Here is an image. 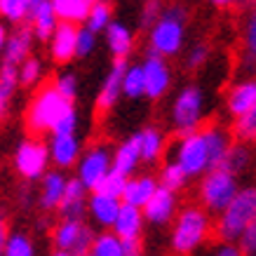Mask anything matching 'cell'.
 <instances>
[{
	"mask_svg": "<svg viewBox=\"0 0 256 256\" xmlns=\"http://www.w3.org/2000/svg\"><path fill=\"white\" fill-rule=\"evenodd\" d=\"M5 38H8V28H5V24H0V50L5 45Z\"/></svg>",
	"mask_w": 256,
	"mask_h": 256,
	"instance_id": "816d5d0a",
	"label": "cell"
},
{
	"mask_svg": "<svg viewBox=\"0 0 256 256\" xmlns=\"http://www.w3.org/2000/svg\"><path fill=\"white\" fill-rule=\"evenodd\" d=\"M76 31H78V24L59 22L52 36L47 38L50 56L54 64H68L76 59Z\"/></svg>",
	"mask_w": 256,
	"mask_h": 256,
	"instance_id": "5bb4252c",
	"label": "cell"
},
{
	"mask_svg": "<svg viewBox=\"0 0 256 256\" xmlns=\"http://www.w3.org/2000/svg\"><path fill=\"white\" fill-rule=\"evenodd\" d=\"M141 70H144V96L153 101L162 99L172 87V70L167 66V59L150 52L146 62L141 64Z\"/></svg>",
	"mask_w": 256,
	"mask_h": 256,
	"instance_id": "30bf717a",
	"label": "cell"
},
{
	"mask_svg": "<svg viewBox=\"0 0 256 256\" xmlns=\"http://www.w3.org/2000/svg\"><path fill=\"white\" fill-rule=\"evenodd\" d=\"M42 184H40V207L45 212H56L59 202L64 198V186H66V176L59 170L45 172L42 174Z\"/></svg>",
	"mask_w": 256,
	"mask_h": 256,
	"instance_id": "7402d4cb",
	"label": "cell"
},
{
	"mask_svg": "<svg viewBox=\"0 0 256 256\" xmlns=\"http://www.w3.org/2000/svg\"><path fill=\"white\" fill-rule=\"evenodd\" d=\"M124 181H127V176L110 167V170L99 178V184L92 188V193L110 195V198H120V195H122V188H124Z\"/></svg>",
	"mask_w": 256,
	"mask_h": 256,
	"instance_id": "4dcf8cb0",
	"label": "cell"
},
{
	"mask_svg": "<svg viewBox=\"0 0 256 256\" xmlns=\"http://www.w3.org/2000/svg\"><path fill=\"white\" fill-rule=\"evenodd\" d=\"M56 212H59V218H85L87 198H64Z\"/></svg>",
	"mask_w": 256,
	"mask_h": 256,
	"instance_id": "ab89813d",
	"label": "cell"
},
{
	"mask_svg": "<svg viewBox=\"0 0 256 256\" xmlns=\"http://www.w3.org/2000/svg\"><path fill=\"white\" fill-rule=\"evenodd\" d=\"M144 252L141 238H120V256H139Z\"/></svg>",
	"mask_w": 256,
	"mask_h": 256,
	"instance_id": "7dc6e473",
	"label": "cell"
},
{
	"mask_svg": "<svg viewBox=\"0 0 256 256\" xmlns=\"http://www.w3.org/2000/svg\"><path fill=\"white\" fill-rule=\"evenodd\" d=\"M141 162V156H139V136L132 134L130 139H124L120 146L116 148V153H110V167L124 176H132L136 167Z\"/></svg>",
	"mask_w": 256,
	"mask_h": 256,
	"instance_id": "d6986e66",
	"label": "cell"
},
{
	"mask_svg": "<svg viewBox=\"0 0 256 256\" xmlns=\"http://www.w3.org/2000/svg\"><path fill=\"white\" fill-rule=\"evenodd\" d=\"M254 221H256V190L252 186L238 188L235 198L218 214L216 233L221 238V242H235L242 230L249 224H254Z\"/></svg>",
	"mask_w": 256,
	"mask_h": 256,
	"instance_id": "3957f363",
	"label": "cell"
},
{
	"mask_svg": "<svg viewBox=\"0 0 256 256\" xmlns=\"http://www.w3.org/2000/svg\"><path fill=\"white\" fill-rule=\"evenodd\" d=\"M50 5H52L59 22L70 24H82L87 16V10H90L87 0H50Z\"/></svg>",
	"mask_w": 256,
	"mask_h": 256,
	"instance_id": "4316f807",
	"label": "cell"
},
{
	"mask_svg": "<svg viewBox=\"0 0 256 256\" xmlns=\"http://www.w3.org/2000/svg\"><path fill=\"white\" fill-rule=\"evenodd\" d=\"M76 164H78V178L85 184L87 190H92L99 184V178L110 170V150L106 146H92L85 153L80 150Z\"/></svg>",
	"mask_w": 256,
	"mask_h": 256,
	"instance_id": "8fae6325",
	"label": "cell"
},
{
	"mask_svg": "<svg viewBox=\"0 0 256 256\" xmlns=\"http://www.w3.org/2000/svg\"><path fill=\"white\" fill-rule=\"evenodd\" d=\"M124 66H127V59H124V56H116V62L110 66L108 76L104 78L101 90H99V94H96V108H99V113H106V110L116 108V104L120 101V96H122Z\"/></svg>",
	"mask_w": 256,
	"mask_h": 256,
	"instance_id": "4fadbf2b",
	"label": "cell"
},
{
	"mask_svg": "<svg viewBox=\"0 0 256 256\" xmlns=\"http://www.w3.org/2000/svg\"><path fill=\"white\" fill-rule=\"evenodd\" d=\"M14 167L26 181H36L50 167V153L47 144L40 139H26L19 144L14 153Z\"/></svg>",
	"mask_w": 256,
	"mask_h": 256,
	"instance_id": "9c48e42d",
	"label": "cell"
},
{
	"mask_svg": "<svg viewBox=\"0 0 256 256\" xmlns=\"http://www.w3.org/2000/svg\"><path fill=\"white\" fill-rule=\"evenodd\" d=\"M122 94L127 99L144 96V70H141V64L127 62L124 73H122Z\"/></svg>",
	"mask_w": 256,
	"mask_h": 256,
	"instance_id": "f546056e",
	"label": "cell"
},
{
	"mask_svg": "<svg viewBox=\"0 0 256 256\" xmlns=\"http://www.w3.org/2000/svg\"><path fill=\"white\" fill-rule=\"evenodd\" d=\"M158 188V181L150 174H141V176H127L122 188V195L120 200L130 202V204H136V207H144V202L153 195V190Z\"/></svg>",
	"mask_w": 256,
	"mask_h": 256,
	"instance_id": "603a6c76",
	"label": "cell"
},
{
	"mask_svg": "<svg viewBox=\"0 0 256 256\" xmlns=\"http://www.w3.org/2000/svg\"><path fill=\"white\" fill-rule=\"evenodd\" d=\"M87 2H90V5H92V2H96V0H87Z\"/></svg>",
	"mask_w": 256,
	"mask_h": 256,
	"instance_id": "db71d44e",
	"label": "cell"
},
{
	"mask_svg": "<svg viewBox=\"0 0 256 256\" xmlns=\"http://www.w3.org/2000/svg\"><path fill=\"white\" fill-rule=\"evenodd\" d=\"M50 162L56 164V170H68L76 164L80 156V141L76 134H52V141L47 144Z\"/></svg>",
	"mask_w": 256,
	"mask_h": 256,
	"instance_id": "2e32d148",
	"label": "cell"
},
{
	"mask_svg": "<svg viewBox=\"0 0 256 256\" xmlns=\"http://www.w3.org/2000/svg\"><path fill=\"white\" fill-rule=\"evenodd\" d=\"M144 218L153 226H167L176 214V195L170 188H162L158 184V188L153 190V195L144 202Z\"/></svg>",
	"mask_w": 256,
	"mask_h": 256,
	"instance_id": "7c38bea8",
	"label": "cell"
},
{
	"mask_svg": "<svg viewBox=\"0 0 256 256\" xmlns=\"http://www.w3.org/2000/svg\"><path fill=\"white\" fill-rule=\"evenodd\" d=\"M233 134L238 141H254L256 136V110H249V113H242V116H235V124H233Z\"/></svg>",
	"mask_w": 256,
	"mask_h": 256,
	"instance_id": "d590c367",
	"label": "cell"
},
{
	"mask_svg": "<svg viewBox=\"0 0 256 256\" xmlns=\"http://www.w3.org/2000/svg\"><path fill=\"white\" fill-rule=\"evenodd\" d=\"M202 134H204V141H207V148H210V162H212V170L214 167H221L224 162L226 153H228V148H230V136L226 130L221 127H202Z\"/></svg>",
	"mask_w": 256,
	"mask_h": 256,
	"instance_id": "d4e9b609",
	"label": "cell"
},
{
	"mask_svg": "<svg viewBox=\"0 0 256 256\" xmlns=\"http://www.w3.org/2000/svg\"><path fill=\"white\" fill-rule=\"evenodd\" d=\"M50 132L52 134H76L78 132V110L73 108V104L52 122Z\"/></svg>",
	"mask_w": 256,
	"mask_h": 256,
	"instance_id": "60d3db41",
	"label": "cell"
},
{
	"mask_svg": "<svg viewBox=\"0 0 256 256\" xmlns=\"http://www.w3.org/2000/svg\"><path fill=\"white\" fill-rule=\"evenodd\" d=\"M110 19H113V5H110L108 0H96V2L90 5L82 24H85L87 28H92L94 33H101L110 24Z\"/></svg>",
	"mask_w": 256,
	"mask_h": 256,
	"instance_id": "f1b7e54d",
	"label": "cell"
},
{
	"mask_svg": "<svg viewBox=\"0 0 256 256\" xmlns=\"http://www.w3.org/2000/svg\"><path fill=\"white\" fill-rule=\"evenodd\" d=\"M249 164H252V150H249V146L244 144V141H238L235 146L230 144V148H228V153H226L221 167L230 170L233 174H242V172L249 170Z\"/></svg>",
	"mask_w": 256,
	"mask_h": 256,
	"instance_id": "83f0119b",
	"label": "cell"
},
{
	"mask_svg": "<svg viewBox=\"0 0 256 256\" xmlns=\"http://www.w3.org/2000/svg\"><path fill=\"white\" fill-rule=\"evenodd\" d=\"M162 8H164L162 0H146V5L141 8V14H139L141 28H150V26L156 24V19L160 16Z\"/></svg>",
	"mask_w": 256,
	"mask_h": 256,
	"instance_id": "f6af8a7d",
	"label": "cell"
},
{
	"mask_svg": "<svg viewBox=\"0 0 256 256\" xmlns=\"http://www.w3.org/2000/svg\"><path fill=\"white\" fill-rule=\"evenodd\" d=\"M214 256H240V249L235 242H224L221 247L214 249Z\"/></svg>",
	"mask_w": 256,
	"mask_h": 256,
	"instance_id": "c3c4849f",
	"label": "cell"
},
{
	"mask_svg": "<svg viewBox=\"0 0 256 256\" xmlns=\"http://www.w3.org/2000/svg\"><path fill=\"white\" fill-rule=\"evenodd\" d=\"M174 162L186 172V176H202L207 170H212L210 162V148L204 141V134L198 127L195 132L181 134V141L174 150Z\"/></svg>",
	"mask_w": 256,
	"mask_h": 256,
	"instance_id": "ba28073f",
	"label": "cell"
},
{
	"mask_svg": "<svg viewBox=\"0 0 256 256\" xmlns=\"http://www.w3.org/2000/svg\"><path fill=\"white\" fill-rule=\"evenodd\" d=\"M28 26H31L33 36L38 40H42L45 42L50 36H52V31L56 28V24H59V19H56L54 10H52V5H50V0H42V5H40L38 10H36V14L28 19Z\"/></svg>",
	"mask_w": 256,
	"mask_h": 256,
	"instance_id": "484cf974",
	"label": "cell"
},
{
	"mask_svg": "<svg viewBox=\"0 0 256 256\" xmlns=\"http://www.w3.org/2000/svg\"><path fill=\"white\" fill-rule=\"evenodd\" d=\"M104 33H106V47L110 50V54L113 56H124V59H127V56L132 54L134 33L127 24L113 22V19H110V24L104 28Z\"/></svg>",
	"mask_w": 256,
	"mask_h": 256,
	"instance_id": "44dd1931",
	"label": "cell"
},
{
	"mask_svg": "<svg viewBox=\"0 0 256 256\" xmlns=\"http://www.w3.org/2000/svg\"><path fill=\"white\" fill-rule=\"evenodd\" d=\"M186 26H188V12L184 5H170L162 8L156 24L148 28V45L150 52L170 59L176 56L184 50L186 42Z\"/></svg>",
	"mask_w": 256,
	"mask_h": 256,
	"instance_id": "6da1fadb",
	"label": "cell"
},
{
	"mask_svg": "<svg viewBox=\"0 0 256 256\" xmlns=\"http://www.w3.org/2000/svg\"><path fill=\"white\" fill-rule=\"evenodd\" d=\"M90 254H94V256H120V238H118L116 233L94 235Z\"/></svg>",
	"mask_w": 256,
	"mask_h": 256,
	"instance_id": "836d02e7",
	"label": "cell"
},
{
	"mask_svg": "<svg viewBox=\"0 0 256 256\" xmlns=\"http://www.w3.org/2000/svg\"><path fill=\"white\" fill-rule=\"evenodd\" d=\"M5 110H8V99L0 96V120H2V116H5Z\"/></svg>",
	"mask_w": 256,
	"mask_h": 256,
	"instance_id": "f5cc1de1",
	"label": "cell"
},
{
	"mask_svg": "<svg viewBox=\"0 0 256 256\" xmlns=\"http://www.w3.org/2000/svg\"><path fill=\"white\" fill-rule=\"evenodd\" d=\"M204 118V94L198 85H188L176 94L174 106H172V124L176 134L195 132L202 124Z\"/></svg>",
	"mask_w": 256,
	"mask_h": 256,
	"instance_id": "52a82bcc",
	"label": "cell"
},
{
	"mask_svg": "<svg viewBox=\"0 0 256 256\" xmlns=\"http://www.w3.org/2000/svg\"><path fill=\"white\" fill-rule=\"evenodd\" d=\"M68 106H70V101L64 99L52 85L38 90V94L31 99L28 110H26V127H28V132L36 134V136L50 132L52 122H54Z\"/></svg>",
	"mask_w": 256,
	"mask_h": 256,
	"instance_id": "5b68a950",
	"label": "cell"
},
{
	"mask_svg": "<svg viewBox=\"0 0 256 256\" xmlns=\"http://www.w3.org/2000/svg\"><path fill=\"white\" fill-rule=\"evenodd\" d=\"M244 50H247V54H244V66H252L254 68V54H256V16L252 14L247 19V28H244Z\"/></svg>",
	"mask_w": 256,
	"mask_h": 256,
	"instance_id": "ee69618b",
	"label": "cell"
},
{
	"mask_svg": "<svg viewBox=\"0 0 256 256\" xmlns=\"http://www.w3.org/2000/svg\"><path fill=\"white\" fill-rule=\"evenodd\" d=\"M120 198H110V195L92 193L87 198V214L94 218V224L101 228H110L116 221V214L120 210Z\"/></svg>",
	"mask_w": 256,
	"mask_h": 256,
	"instance_id": "ffe728a7",
	"label": "cell"
},
{
	"mask_svg": "<svg viewBox=\"0 0 256 256\" xmlns=\"http://www.w3.org/2000/svg\"><path fill=\"white\" fill-rule=\"evenodd\" d=\"M52 87H54L56 92L62 94L66 101H76V96H78V76L76 73H68V70H64V73H59L54 78V82H52Z\"/></svg>",
	"mask_w": 256,
	"mask_h": 256,
	"instance_id": "74e56055",
	"label": "cell"
},
{
	"mask_svg": "<svg viewBox=\"0 0 256 256\" xmlns=\"http://www.w3.org/2000/svg\"><path fill=\"white\" fill-rule=\"evenodd\" d=\"M210 56H212V50H210L207 42H195V45L188 50V54H186V68L188 70L202 68L204 64L210 62Z\"/></svg>",
	"mask_w": 256,
	"mask_h": 256,
	"instance_id": "7bdbcfd3",
	"label": "cell"
},
{
	"mask_svg": "<svg viewBox=\"0 0 256 256\" xmlns=\"http://www.w3.org/2000/svg\"><path fill=\"white\" fill-rule=\"evenodd\" d=\"M96 36L99 33H94L92 28L78 24V31H76V56L85 59V56L92 54L94 50H96Z\"/></svg>",
	"mask_w": 256,
	"mask_h": 256,
	"instance_id": "8d00e7d4",
	"label": "cell"
},
{
	"mask_svg": "<svg viewBox=\"0 0 256 256\" xmlns=\"http://www.w3.org/2000/svg\"><path fill=\"white\" fill-rule=\"evenodd\" d=\"M5 238H8V226H5V218L0 216V254H2V244H5Z\"/></svg>",
	"mask_w": 256,
	"mask_h": 256,
	"instance_id": "f907efd6",
	"label": "cell"
},
{
	"mask_svg": "<svg viewBox=\"0 0 256 256\" xmlns=\"http://www.w3.org/2000/svg\"><path fill=\"white\" fill-rule=\"evenodd\" d=\"M26 14V0H0V16L10 24H22Z\"/></svg>",
	"mask_w": 256,
	"mask_h": 256,
	"instance_id": "b9f144b4",
	"label": "cell"
},
{
	"mask_svg": "<svg viewBox=\"0 0 256 256\" xmlns=\"http://www.w3.org/2000/svg\"><path fill=\"white\" fill-rule=\"evenodd\" d=\"M212 233L210 212L200 207H186L176 216L174 230H172V252L176 254H193L200 249Z\"/></svg>",
	"mask_w": 256,
	"mask_h": 256,
	"instance_id": "7a4b0ae2",
	"label": "cell"
},
{
	"mask_svg": "<svg viewBox=\"0 0 256 256\" xmlns=\"http://www.w3.org/2000/svg\"><path fill=\"white\" fill-rule=\"evenodd\" d=\"M139 136V156H141V162H158L164 153V146H167V139L164 134L158 130V127H146L136 132Z\"/></svg>",
	"mask_w": 256,
	"mask_h": 256,
	"instance_id": "cb8c5ba5",
	"label": "cell"
},
{
	"mask_svg": "<svg viewBox=\"0 0 256 256\" xmlns=\"http://www.w3.org/2000/svg\"><path fill=\"white\" fill-rule=\"evenodd\" d=\"M226 108L230 116H242L249 110H256V82L254 80H242L238 85L230 87L226 96Z\"/></svg>",
	"mask_w": 256,
	"mask_h": 256,
	"instance_id": "ac0fdd59",
	"label": "cell"
},
{
	"mask_svg": "<svg viewBox=\"0 0 256 256\" xmlns=\"http://www.w3.org/2000/svg\"><path fill=\"white\" fill-rule=\"evenodd\" d=\"M144 224H146V218H144L141 207L130 204V202H120V210H118L110 230H113L118 238H141Z\"/></svg>",
	"mask_w": 256,
	"mask_h": 256,
	"instance_id": "e0dca14e",
	"label": "cell"
},
{
	"mask_svg": "<svg viewBox=\"0 0 256 256\" xmlns=\"http://www.w3.org/2000/svg\"><path fill=\"white\" fill-rule=\"evenodd\" d=\"M2 254L5 256H33L36 254V247L33 242L22 233H12L5 238V244H2Z\"/></svg>",
	"mask_w": 256,
	"mask_h": 256,
	"instance_id": "e575fe53",
	"label": "cell"
},
{
	"mask_svg": "<svg viewBox=\"0 0 256 256\" xmlns=\"http://www.w3.org/2000/svg\"><path fill=\"white\" fill-rule=\"evenodd\" d=\"M16 73H19V85L33 87L36 82H40V78H42V64H40L38 56L28 54L19 66H16Z\"/></svg>",
	"mask_w": 256,
	"mask_h": 256,
	"instance_id": "1f68e13d",
	"label": "cell"
},
{
	"mask_svg": "<svg viewBox=\"0 0 256 256\" xmlns=\"http://www.w3.org/2000/svg\"><path fill=\"white\" fill-rule=\"evenodd\" d=\"M33 40H36V36H33V31H31V26H28V24L16 26L12 33H8L5 45H2V50H0V54H2L5 64L19 66V64H22L26 56L31 54Z\"/></svg>",
	"mask_w": 256,
	"mask_h": 256,
	"instance_id": "9a60e30c",
	"label": "cell"
},
{
	"mask_svg": "<svg viewBox=\"0 0 256 256\" xmlns=\"http://www.w3.org/2000/svg\"><path fill=\"white\" fill-rule=\"evenodd\" d=\"M202 176L204 178L200 184V200L204 210L210 214H221L240 188L238 174H233L226 167H214V170H207Z\"/></svg>",
	"mask_w": 256,
	"mask_h": 256,
	"instance_id": "277c9868",
	"label": "cell"
},
{
	"mask_svg": "<svg viewBox=\"0 0 256 256\" xmlns=\"http://www.w3.org/2000/svg\"><path fill=\"white\" fill-rule=\"evenodd\" d=\"M210 2L218 10H228V8H233V5H247L249 0H210Z\"/></svg>",
	"mask_w": 256,
	"mask_h": 256,
	"instance_id": "681fc988",
	"label": "cell"
},
{
	"mask_svg": "<svg viewBox=\"0 0 256 256\" xmlns=\"http://www.w3.org/2000/svg\"><path fill=\"white\" fill-rule=\"evenodd\" d=\"M94 240V228L82 218H62L52 230L56 256H87Z\"/></svg>",
	"mask_w": 256,
	"mask_h": 256,
	"instance_id": "8992f818",
	"label": "cell"
},
{
	"mask_svg": "<svg viewBox=\"0 0 256 256\" xmlns=\"http://www.w3.org/2000/svg\"><path fill=\"white\" fill-rule=\"evenodd\" d=\"M16 87H19V73H16V66L12 64H2L0 66V96H5V99H12L16 92Z\"/></svg>",
	"mask_w": 256,
	"mask_h": 256,
	"instance_id": "f35d334b",
	"label": "cell"
},
{
	"mask_svg": "<svg viewBox=\"0 0 256 256\" xmlns=\"http://www.w3.org/2000/svg\"><path fill=\"white\" fill-rule=\"evenodd\" d=\"M235 242H238L240 254H252V256H254L256 254V221H254V224H249Z\"/></svg>",
	"mask_w": 256,
	"mask_h": 256,
	"instance_id": "bcb514c9",
	"label": "cell"
},
{
	"mask_svg": "<svg viewBox=\"0 0 256 256\" xmlns=\"http://www.w3.org/2000/svg\"><path fill=\"white\" fill-rule=\"evenodd\" d=\"M186 181H188V176H186V172L181 170L174 160L172 162H167L162 167V172H160V186L162 188H170V190H174V193H178L181 188L186 186Z\"/></svg>",
	"mask_w": 256,
	"mask_h": 256,
	"instance_id": "d6a6232c",
	"label": "cell"
}]
</instances>
